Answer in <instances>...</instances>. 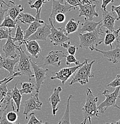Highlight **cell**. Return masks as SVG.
<instances>
[{
  "mask_svg": "<svg viewBox=\"0 0 120 124\" xmlns=\"http://www.w3.org/2000/svg\"><path fill=\"white\" fill-rule=\"evenodd\" d=\"M11 32L12 31L11 28H6L5 27L0 28V41L5 39H7Z\"/></svg>",
  "mask_w": 120,
  "mask_h": 124,
  "instance_id": "cell-35",
  "label": "cell"
},
{
  "mask_svg": "<svg viewBox=\"0 0 120 124\" xmlns=\"http://www.w3.org/2000/svg\"><path fill=\"white\" fill-rule=\"evenodd\" d=\"M10 3V7L8 9L7 13L8 16L10 17L11 19L13 20H16L17 17L20 13H21L24 10L23 6L21 4H16L14 1H13L11 0L9 1Z\"/></svg>",
  "mask_w": 120,
  "mask_h": 124,
  "instance_id": "cell-21",
  "label": "cell"
},
{
  "mask_svg": "<svg viewBox=\"0 0 120 124\" xmlns=\"http://www.w3.org/2000/svg\"><path fill=\"white\" fill-rule=\"evenodd\" d=\"M17 49L19 53V60L17 67L15 68V69L17 72H20L21 73V76H26L29 78V81H30L32 78L35 77L33 72L32 70L30 57L26 54L20 46H17Z\"/></svg>",
  "mask_w": 120,
  "mask_h": 124,
  "instance_id": "cell-4",
  "label": "cell"
},
{
  "mask_svg": "<svg viewBox=\"0 0 120 124\" xmlns=\"http://www.w3.org/2000/svg\"><path fill=\"white\" fill-rule=\"evenodd\" d=\"M45 124L42 122L41 121H39L38 118L35 116V113L32 112L30 114V119H29V121H28V124Z\"/></svg>",
  "mask_w": 120,
  "mask_h": 124,
  "instance_id": "cell-37",
  "label": "cell"
},
{
  "mask_svg": "<svg viewBox=\"0 0 120 124\" xmlns=\"http://www.w3.org/2000/svg\"><path fill=\"white\" fill-rule=\"evenodd\" d=\"M19 56L13 59V58L4 57L0 54V69L4 68L7 70L8 72H9V74L7 77H11L15 72H14L15 66V64L19 62Z\"/></svg>",
  "mask_w": 120,
  "mask_h": 124,
  "instance_id": "cell-15",
  "label": "cell"
},
{
  "mask_svg": "<svg viewBox=\"0 0 120 124\" xmlns=\"http://www.w3.org/2000/svg\"><path fill=\"white\" fill-rule=\"evenodd\" d=\"M48 20L51 25V33L49 35L48 38L54 46H61L63 42L70 41L71 39L68 37L65 29L62 28H55L51 18H49Z\"/></svg>",
  "mask_w": 120,
  "mask_h": 124,
  "instance_id": "cell-5",
  "label": "cell"
},
{
  "mask_svg": "<svg viewBox=\"0 0 120 124\" xmlns=\"http://www.w3.org/2000/svg\"><path fill=\"white\" fill-rule=\"evenodd\" d=\"M96 4L93 3L80 4L79 15L78 16H84L85 19L89 20H93L94 17H98L99 16L98 12L96 10Z\"/></svg>",
  "mask_w": 120,
  "mask_h": 124,
  "instance_id": "cell-14",
  "label": "cell"
},
{
  "mask_svg": "<svg viewBox=\"0 0 120 124\" xmlns=\"http://www.w3.org/2000/svg\"><path fill=\"white\" fill-rule=\"evenodd\" d=\"M73 97V95H71V94H70V95L68 96L67 101L66 110H65L64 116H63L61 119L58 122L59 124H71L70 116V100Z\"/></svg>",
  "mask_w": 120,
  "mask_h": 124,
  "instance_id": "cell-27",
  "label": "cell"
},
{
  "mask_svg": "<svg viewBox=\"0 0 120 124\" xmlns=\"http://www.w3.org/2000/svg\"><path fill=\"white\" fill-rule=\"evenodd\" d=\"M66 17L64 13H58L55 16V22L58 23H63L65 22Z\"/></svg>",
  "mask_w": 120,
  "mask_h": 124,
  "instance_id": "cell-39",
  "label": "cell"
},
{
  "mask_svg": "<svg viewBox=\"0 0 120 124\" xmlns=\"http://www.w3.org/2000/svg\"><path fill=\"white\" fill-rule=\"evenodd\" d=\"M51 33V25L44 23L39 26L34 33L29 37L28 40H36V41H45Z\"/></svg>",
  "mask_w": 120,
  "mask_h": 124,
  "instance_id": "cell-16",
  "label": "cell"
},
{
  "mask_svg": "<svg viewBox=\"0 0 120 124\" xmlns=\"http://www.w3.org/2000/svg\"><path fill=\"white\" fill-rule=\"evenodd\" d=\"M65 56L66 54L63 51H51L43 58V65H51L59 68L61 60Z\"/></svg>",
  "mask_w": 120,
  "mask_h": 124,
  "instance_id": "cell-10",
  "label": "cell"
},
{
  "mask_svg": "<svg viewBox=\"0 0 120 124\" xmlns=\"http://www.w3.org/2000/svg\"><path fill=\"white\" fill-rule=\"evenodd\" d=\"M118 97H119L120 99V95H118Z\"/></svg>",
  "mask_w": 120,
  "mask_h": 124,
  "instance_id": "cell-52",
  "label": "cell"
},
{
  "mask_svg": "<svg viewBox=\"0 0 120 124\" xmlns=\"http://www.w3.org/2000/svg\"><path fill=\"white\" fill-rule=\"evenodd\" d=\"M41 10L38 13H36L35 20L33 22L30 23L29 28L26 29L24 33V41H27L30 35L34 33L37 31L38 28L42 24H44L45 22L41 19Z\"/></svg>",
  "mask_w": 120,
  "mask_h": 124,
  "instance_id": "cell-18",
  "label": "cell"
},
{
  "mask_svg": "<svg viewBox=\"0 0 120 124\" xmlns=\"http://www.w3.org/2000/svg\"><path fill=\"white\" fill-rule=\"evenodd\" d=\"M80 23V20L75 21L73 18L70 19L68 22L67 23L65 29H64L65 32H66L67 34L68 35L70 34V33H73L78 31Z\"/></svg>",
  "mask_w": 120,
  "mask_h": 124,
  "instance_id": "cell-26",
  "label": "cell"
},
{
  "mask_svg": "<svg viewBox=\"0 0 120 124\" xmlns=\"http://www.w3.org/2000/svg\"><path fill=\"white\" fill-rule=\"evenodd\" d=\"M71 6H74L75 8H77L80 4V2L78 0H65Z\"/></svg>",
  "mask_w": 120,
  "mask_h": 124,
  "instance_id": "cell-43",
  "label": "cell"
},
{
  "mask_svg": "<svg viewBox=\"0 0 120 124\" xmlns=\"http://www.w3.org/2000/svg\"><path fill=\"white\" fill-rule=\"evenodd\" d=\"M17 84H15L14 88L13 90H8L7 94L10 95L12 100L15 103V105L17 106L16 112L19 113V110H20V104H21V99H22V94L20 93L19 89L17 88Z\"/></svg>",
  "mask_w": 120,
  "mask_h": 124,
  "instance_id": "cell-24",
  "label": "cell"
},
{
  "mask_svg": "<svg viewBox=\"0 0 120 124\" xmlns=\"http://www.w3.org/2000/svg\"><path fill=\"white\" fill-rule=\"evenodd\" d=\"M108 86L113 88H116L120 86V74L117 75L115 79L108 84Z\"/></svg>",
  "mask_w": 120,
  "mask_h": 124,
  "instance_id": "cell-38",
  "label": "cell"
},
{
  "mask_svg": "<svg viewBox=\"0 0 120 124\" xmlns=\"http://www.w3.org/2000/svg\"><path fill=\"white\" fill-rule=\"evenodd\" d=\"M24 32L23 29L20 27V26H18L17 28H16V32L15 33V37L13 38V39L14 42H19V46H21L24 42Z\"/></svg>",
  "mask_w": 120,
  "mask_h": 124,
  "instance_id": "cell-31",
  "label": "cell"
},
{
  "mask_svg": "<svg viewBox=\"0 0 120 124\" xmlns=\"http://www.w3.org/2000/svg\"><path fill=\"white\" fill-rule=\"evenodd\" d=\"M21 88L19 90L21 94H31L33 90H35V84L32 82H21Z\"/></svg>",
  "mask_w": 120,
  "mask_h": 124,
  "instance_id": "cell-29",
  "label": "cell"
},
{
  "mask_svg": "<svg viewBox=\"0 0 120 124\" xmlns=\"http://www.w3.org/2000/svg\"><path fill=\"white\" fill-rule=\"evenodd\" d=\"M62 91L61 86H59L57 88H55L54 90V92L52 95L49 97L48 101L51 103V107L52 108V114L54 116L56 115V112L58 110L59 107L57 106L59 103H60L61 99L60 97V93Z\"/></svg>",
  "mask_w": 120,
  "mask_h": 124,
  "instance_id": "cell-19",
  "label": "cell"
},
{
  "mask_svg": "<svg viewBox=\"0 0 120 124\" xmlns=\"http://www.w3.org/2000/svg\"><path fill=\"white\" fill-rule=\"evenodd\" d=\"M101 22L102 20L99 22H96L93 20H89L85 18V22L82 23V28L78 29V33H83L85 32H90L95 31L98 25Z\"/></svg>",
  "mask_w": 120,
  "mask_h": 124,
  "instance_id": "cell-22",
  "label": "cell"
},
{
  "mask_svg": "<svg viewBox=\"0 0 120 124\" xmlns=\"http://www.w3.org/2000/svg\"><path fill=\"white\" fill-rule=\"evenodd\" d=\"M105 36L104 39V44L105 46H110L111 49L113 48V44L115 41H118L120 40L119 32H117V29L111 31L108 30L105 31Z\"/></svg>",
  "mask_w": 120,
  "mask_h": 124,
  "instance_id": "cell-23",
  "label": "cell"
},
{
  "mask_svg": "<svg viewBox=\"0 0 120 124\" xmlns=\"http://www.w3.org/2000/svg\"><path fill=\"white\" fill-rule=\"evenodd\" d=\"M76 9L74 6H71L65 0H52V11L49 17L52 20L53 23L55 22V16L58 13L65 14L71 10Z\"/></svg>",
  "mask_w": 120,
  "mask_h": 124,
  "instance_id": "cell-9",
  "label": "cell"
},
{
  "mask_svg": "<svg viewBox=\"0 0 120 124\" xmlns=\"http://www.w3.org/2000/svg\"><path fill=\"white\" fill-rule=\"evenodd\" d=\"M115 124H120V119L118 120V121H117V122H115Z\"/></svg>",
  "mask_w": 120,
  "mask_h": 124,
  "instance_id": "cell-49",
  "label": "cell"
},
{
  "mask_svg": "<svg viewBox=\"0 0 120 124\" xmlns=\"http://www.w3.org/2000/svg\"><path fill=\"white\" fill-rule=\"evenodd\" d=\"M17 76H21V73L20 72H15L8 80L5 81L2 84L0 85V101L4 99L5 97L7 95V93L8 91V90L7 88V84L12 81L14 78L17 77Z\"/></svg>",
  "mask_w": 120,
  "mask_h": 124,
  "instance_id": "cell-25",
  "label": "cell"
},
{
  "mask_svg": "<svg viewBox=\"0 0 120 124\" xmlns=\"http://www.w3.org/2000/svg\"><path fill=\"white\" fill-rule=\"evenodd\" d=\"M102 22L98 25L96 30L90 32L78 33L80 44L78 47L84 49L89 48L92 51L93 48L97 47L98 45L102 43L104 40L100 39V35L103 34Z\"/></svg>",
  "mask_w": 120,
  "mask_h": 124,
  "instance_id": "cell-1",
  "label": "cell"
},
{
  "mask_svg": "<svg viewBox=\"0 0 120 124\" xmlns=\"http://www.w3.org/2000/svg\"><path fill=\"white\" fill-rule=\"evenodd\" d=\"M17 23V20H13L9 16H7L4 18L2 22L0 24V28L5 27V28H14V29H16L15 25H16Z\"/></svg>",
  "mask_w": 120,
  "mask_h": 124,
  "instance_id": "cell-30",
  "label": "cell"
},
{
  "mask_svg": "<svg viewBox=\"0 0 120 124\" xmlns=\"http://www.w3.org/2000/svg\"><path fill=\"white\" fill-rule=\"evenodd\" d=\"M8 9V8H4L3 3H0V24L2 22V21L4 19V15L6 12H7Z\"/></svg>",
  "mask_w": 120,
  "mask_h": 124,
  "instance_id": "cell-40",
  "label": "cell"
},
{
  "mask_svg": "<svg viewBox=\"0 0 120 124\" xmlns=\"http://www.w3.org/2000/svg\"><path fill=\"white\" fill-rule=\"evenodd\" d=\"M0 3H3L4 4L6 5V6H8V7H10V5L8 4L7 2H6V1H5V0H0Z\"/></svg>",
  "mask_w": 120,
  "mask_h": 124,
  "instance_id": "cell-45",
  "label": "cell"
},
{
  "mask_svg": "<svg viewBox=\"0 0 120 124\" xmlns=\"http://www.w3.org/2000/svg\"><path fill=\"white\" fill-rule=\"evenodd\" d=\"M11 77H12V76H11ZM11 77H7V78H5L4 79L1 80V81H0V85L2 84L3 83V82H4L5 81H7V80H8L9 79H10Z\"/></svg>",
  "mask_w": 120,
  "mask_h": 124,
  "instance_id": "cell-44",
  "label": "cell"
},
{
  "mask_svg": "<svg viewBox=\"0 0 120 124\" xmlns=\"http://www.w3.org/2000/svg\"><path fill=\"white\" fill-rule=\"evenodd\" d=\"M20 1H21V0H20ZM26 1H28V3L29 4H30L33 3V2L35 1H36V0H26Z\"/></svg>",
  "mask_w": 120,
  "mask_h": 124,
  "instance_id": "cell-46",
  "label": "cell"
},
{
  "mask_svg": "<svg viewBox=\"0 0 120 124\" xmlns=\"http://www.w3.org/2000/svg\"><path fill=\"white\" fill-rule=\"evenodd\" d=\"M61 46L66 49L67 52L68 54H72V55H75L76 51H77V47H78V46L71 45L70 41H68V42H63Z\"/></svg>",
  "mask_w": 120,
  "mask_h": 124,
  "instance_id": "cell-32",
  "label": "cell"
},
{
  "mask_svg": "<svg viewBox=\"0 0 120 124\" xmlns=\"http://www.w3.org/2000/svg\"><path fill=\"white\" fill-rule=\"evenodd\" d=\"M119 42V45H120V41H119V42Z\"/></svg>",
  "mask_w": 120,
  "mask_h": 124,
  "instance_id": "cell-51",
  "label": "cell"
},
{
  "mask_svg": "<svg viewBox=\"0 0 120 124\" xmlns=\"http://www.w3.org/2000/svg\"><path fill=\"white\" fill-rule=\"evenodd\" d=\"M102 15V26L105 27L108 30L113 31L115 30V22L117 20V15L114 11H108L106 10H101Z\"/></svg>",
  "mask_w": 120,
  "mask_h": 124,
  "instance_id": "cell-11",
  "label": "cell"
},
{
  "mask_svg": "<svg viewBox=\"0 0 120 124\" xmlns=\"http://www.w3.org/2000/svg\"><path fill=\"white\" fill-rule=\"evenodd\" d=\"M17 46L15 45V42L11 37V33H10L8 38L7 39L6 43L2 46V51L4 52L5 57L13 58V59L18 57L17 53Z\"/></svg>",
  "mask_w": 120,
  "mask_h": 124,
  "instance_id": "cell-17",
  "label": "cell"
},
{
  "mask_svg": "<svg viewBox=\"0 0 120 124\" xmlns=\"http://www.w3.org/2000/svg\"><path fill=\"white\" fill-rule=\"evenodd\" d=\"M113 107H114V108H118V109H120V107L118 106H117V104H115V106H113Z\"/></svg>",
  "mask_w": 120,
  "mask_h": 124,
  "instance_id": "cell-48",
  "label": "cell"
},
{
  "mask_svg": "<svg viewBox=\"0 0 120 124\" xmlns=\"http://www.w3.org/2000/svg\"><path fill=\"white\" fill-rule=\"evenodd\" d=\"M24 44L28 52L34 58H38V55L41 52L42 50L39 44L36 40H27L24 41Z\"/></svg>",
  "mask_w": 120,
  "mask_h": 124,
  "instance_id": "cell-20",
  "label": "cell"
},
{
  "mask_svg": "<svg viewBox=\"0 0 120 124\" xmlns=\"http://www.w3.org/2000/svg\"><path fill=\"white\" fill-rule=\"evenodd\" d=\"M39 93L36 92L31 95L29 99L26 100L23 103L24 111L23 115L26 116V119H28V115L33 110H41L42 103L39 99Z\"/></svg>",
  "mask_w": 120,
  "mask_h": 124,
  "instance_id": "cell-8",
  "label": "cell"
},
{
  "mask_svg": "<svg viewBox=\"0 0 120 124\" xmlns=\"http://www.w3.org/2000/svg\"><path fill=\"white\" fill-rule=\"evenodd\" d=\"M6 119L9 124L16 123L18 119V113L16 110H10L6 114Z\"/></svg>",
  "mask_w": 120,
  "mask_h": 124,
  "instance_id": "cell-33",
  "label": "cell"
},
{
  "mask_svg": "<svg viewBox=\"0 0 120 124\" xmlns=\"http://www.w3.org/2000/svg\"><path fill=\"white\" fill-rule=\"evenodd\" d=\"M117 32H120V26L119 27H118V29H117Z\"/></svg>",
  "mask_w": 120,
  "mask_h": 124,
  "instance_id": "cell-50",
  "label": "cell"
},
{
  "mask_svg": "<svg viewBox=\"0 0 120 124\" xmlns=\"http://www.w3.org/2000/svg\"><path fill=\"white\" fill-rule=\"evenodd\" d=\"M111 10L114 11L117 15V20H119L120 19V5L118 6H111Z\"/></svg>",
  "mask_w": 120,
  "mask_h": 124,
  "instance_id": "cell-41",
  "label": "cell"
},
{
  "mask_svg": "<svg viewBox=\"0 0 120 124\" xmlns=\"http://www.w3.org/2000/svg\"><path fill=\"white\" fill-rule=\"evenodd\" d=\"M50 0H36L33 3L30 4V7L31 8H35L36 10V13H38L40 10H42L44 6V4Z\"/></svg>",
  "mask_w": 120,
  "mask_h": 124,
  "instance_id": "cell-34",
  "label": "cell"
},
{
  "mask_svg": "<svg viewBox=\"0 0 120 124\" xmlns=\"http://www.w3.org/2000/svg\"><path fill=\"white\" fill-rule=\"evenodd\" d=\"M4 99H2V100L0 101V110H1V108H2V101H3Z\"/></svg>",
  "mask_w": 120,
  "mask_h": 124,
  "instance_id": "cell-47",
  "label": "cell"
},
{
  "mask_svg": "<svg viewBox=\"0 0 120 124\" xmlns=\"http://www.w3.org/2000/svg\"><path fill=\"white\" fill-rule=\"evenodd\" d=\"M88 59H85L82 65L77 69L71 81L69 83L70 85L77 82L80 83L81 85H85L89 82L90 78L94 77V75L92 73L91 69L95 60H93L89 63H88Z\"/></svg>",
  "mask_w": 120,
  "mask_h": 124,
  "instance_id": "cell-3",
  "label": "cell"
},
{
  "mask_svg": "<svg viewBox=\"0 0 120 124\" xmlns=\"http://www.w3.org/2000/svg\"><path fill=\"white\" fill-rule=\"evenodd\" d=\"M120 86L116 87L115 90L113 93H110L108 90H105L103 91L102 94L105 97L106 99L104 101L102 102L98 106L99 113H104L108 108L111 106H114L116 104V101L119 95Z\"/></svg>",
  "mask_w": 120,
  "mask_h": 124,
  "instance_id": "cell-6",
  "label": "cell"
},
{
  "mask_svg": "<svg viewBox=\"0 0 120 124\" xmlns=\"http://www.w3.org/2000/svg\"><path fill=\"white\" fill-rule=\"evenodd\" d=\"M83 64V63L76 65V66L70 67V68H63L59 70L58 72H52V73L55 74L54 77H51V79H57L60 80L62 82V84L64 85L67 81L70 78L78 68H79Z\"/></svg>",
  "mask_w": 120,
  "mask_h": 124,
  "instance_id": "cell-12",
  "label": "cell"
},
{
  "mask_svg": "<svg viewBox=\"0 0 120 124\" xmlns=\"http://www.w3.org/2000/svg\"><path fill=\"white\" fill-rule=\"evenodd\" d=\"M120 41V40H119ZM119 41H117V44L114 48L108 51H103L96 48V47L93 48L92 51H98L103 54L104 57L106 58L109 62H111L113 64L119 63L120 62V46L119 45Z\"/></svg>",
  "mask_w": 120,
  "mask_h": 124,
  "instance_id": "cell-13",
  "label": "cell"
},
{
  "mask_svg": "<svg viewBox=\"0 0 120 124\" xmlns=\"http://www.w3.org/2000/svg\"><path fill=\"white\" fill-rule=\"evenodd\" d=\"M65 57H66V65H70L72 63H74L76 65L81 64L80 62L76 59L75 55L68 54V55L65 56Z\"/></svg>",
  "mask_w": 120,
  "mask_h": 124,
  "instance_id": "cell-36",
  "label": "cell"
},
{
  "mask_svg": "<svg viewBox=\"0 0 120 124\" xmlns=\"http://www.w3.org/2000/svg\"><path fill=\"white\" fill-rule=\"evenodd\" d=\"M86 102L82 108L84 119L82 122V124H86L87 120H89L90 124H92V117L95 116L99 117V114L96 104L99 100L98 97L94 96L92 91L89 88H87L86 89Z\"/></svg>",
  "mask_w": 120,
  "mask_h": 124,
  "instance_id": "cell-2",
  "label": "cell"
},
{
  "mask_svg": "<svg viewBox=\"0 0 120 124\" xmlns=\"http://www.w3.org/2000/svg\"><path fill=\"white\" fill-rule=\"evenodd\" d=\"M32 68L35 78V90L36 92L39 93L40 88L44 84L45 80L46 78V73L49 71L48 69H45L39 66L36 62L30 59Z\"/></svg>",
  "mask_w": 120,
  "mask_h": 124,
  "instance_id": "cell-7",
  "label": "cell"
},
{
  "mask_svg": "<svg viewBox=\"0 0 120 124\" xmlns=\"http://www.w3.org/2000/svg\"><path fill=\"white\" fill-rule=\"evenodd\" d=\"M16 20H19L23 24H30L35 20V17L33 16L30 13L21 12L18 16Z\"/></svg>",
  "mask_w": 120,
  "mask_h": 124,
  "instance_id": "cell-28",
  "label": "cell"
},
{
  "mask_svg": "<svg viewBox=\"0 0 120 124\" xmlns=\"http://www.w3.org/2000/svg\"><path fill=\"white\" fill-rule=\"evenodd\" d=\"M102 3L101 5V8L103 10H106V7L110 2H113L114 0H102Z\"/></svg>",
  "mask_w": 120,
  "mask_h": 124,
  "instance_id": "cell-42",
  "label": "cell"
}]
</instances>
